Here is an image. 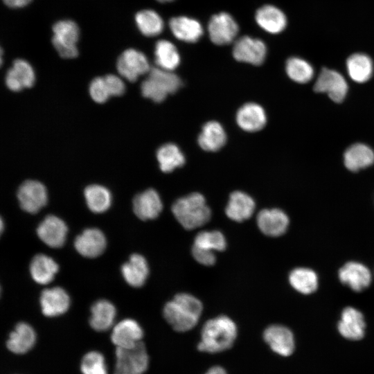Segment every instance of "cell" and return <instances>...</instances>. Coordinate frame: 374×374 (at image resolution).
<instances>
[{
	"label": "cell",
	"mask_w": 374,
	"mask_h": 374,
	"mask_svg": "<svg viewBox=\"0 0 374 374\" xmlns=\"http://www.w3.org/2000/svg\"><path fill=\"white\" fill-rule=\"evenodd\" d=\"M202 309L198 299L190 294L181 293L165 305L163 314L175 331L186 332L196 326Z\"/></svg>",
	"instance_id": "6da1fadb"
},
{
	"label": "cell",
	"mask_w": 374,
	"mask_h": 374,
	"mask_svg": "<svg viewBox=\"0 0 374 374\" xmlns=\"http://www.w3.org/2000/svg\"><path fill=\"white\" fill-rule=\"evenodd\" d=\"M237 337L235 323L226 316H219L207 321L201 332L199 350L220 353L231 348Z\"/></svg>",
	"instance_id": "7a4b0ae2"
},
{
	"label": "cell",
	"mask_w": 374,
	"mask_h": 374,
	"mask_svg": "<svg viewBox=\"0 0 374 374\" xmlns=\"http://www.w3.org/2000/svg\"><path fill=\"white\" fill-rule=\"evenodd\" d=\"M172 212L179 223L187 230L204 225L211 215L204 197L198 193L177 199L172 206Z\"/></svg>",
	"instance_id": "3957f363"
},
{
	"label": "cell",
	"mask_w": 374,
	"mask_h": 374,
	"mask_svg": "<svg viewBox=\"0 0 374 374\" xmlns=\"http://www.w3.org/2000/svg\"><path fill=\"white\" fill-rule=\"evenodd\" d=\"M148 73L141 84V93L154 102H162L168 95L175 93L182 85L179 77L170 71L154 67Z\"/></svg>",
	"instance_id": "277c9868"
},
{
	"label": "cell",
	"mask_w": 374,
	"mask_h": 374,
	"mask_svg": "<svg viewBox=\"0 0 374 374\" xmlns=\"http://www.w3.org/2000/svg\"><path fill=\"white\" fill-rule=\"evenodd\" d=\"M226 242L224 235L219 231H204L197 234L192 247V255L201 265L211 266L215 264V251H222L226 249Z\"/></svg>",
	"instance_id": "5b68a950"
},
{
	"label": "cell",
	"mask_w": 374,
	"mask_h": 374,
	"mask_svg": "<svg viewBox=\"0 0 374 374\" xmlns=\"http://www.w3.org/2000/svg\"><path fill=\"white\" fill-rule=\"evenodd\" d=\"M116 357L114 374H143L148 367L149 358L142 341L128 348H116Z\"/></svg>",
	"instance_id": "8992f818"
},
{
	"label": "cell",
	"mask_w": 374,
	"mask_h": 374,
	"mask_svg": "<svg viewBox=\"0 0 374 374\" xmlns=\"http://www.w3.org/2000/svg\"><path fill=\"white\" fill-rule=\"evenodd\" d=\"M52 43L59 55L66 59L78 56L77 42L79 39V28L71 20H61L53 26Z\"/></svg>",
	"instance_id": "52a82bcc"
},
{
	"label": "cell",
	"mask_w": 374,
	"mask_h": 374,
	"mask_svg": "<svg viewBox=\"0 0 374 374\" xmlns=\"http://www.w3.org/2000/svg\"><path fill=\"white\" fill-rule=\"evenodd\" d=\"M313 89L317 93H326L332 101L341 103L347 94L348 86L339 72L323 68L318 75Z\"/></svg>",
	"instance_id": "ba28073f"
},
{
	"label": "cell",
	"mask_w": 374,
	"mask_h": 374,
	"mask_svg": "<svg viewBox=\"0 0 374 374\" xmlns=\"http://www.w3.org/2000/svg\"><path fill=\"white\" fill-rule=\"evenodd\" d=\"M238 30L236 21L225 12L213 15L208 24L210 39L216 45L231 43L236 37Z\"/></svg>",
	"instance_id": "9c48e42d"
},
{
	"label": "cell",
	"mask_w": 374,
	"mask_h": 374,
	"mask_svg": "<svg viewBox=\"0 0 374 374\" xmlns=\"http://www.w3.org/2000/svg\"><path fill=\"white\" fill-rule=\"evenodd\" d=\"M116 66L119 74L130 82H135L140 75L151 69L145 55L134 48L124 51L119 56Z\"/></svg>",
	"instance_id": "30bf717a"
},
{
	"label": "cell",
	"mask_w": 374,
	"mask_h": 374,
	"mask_svg": "<svg viewBox=\"0 0 374 374\" xmlns=\"http://www.w3.org/2000/svg\"><path fill=\"white\" fill-rule=\"evenodd\" d=\"M17 197L21 208L31 214L39 211L48 201L46 188L41 182L35 180L23 182L18 189Z\"/></svg>",
	"instance_id": "8fae6325"
},
{
	"label": "cell",
	"mask_w": 374,
	"mask_h": 374,
	"mask_svg": "<svg viewBox=\"0 0 374 374\" xmlns=\"http://www.w3.org/2000/svg\"><path fill=\"white\" fill-rule=\"evenodd\" d=\"M267 47L259 39L249 36L238 38L233 47V55L239 62L260 65L265 60Z\"/></svg>",
	"instance_id": "7c38bea8"
},
{
	"label": "cell",
	"mask_w": 374,
	"mask_h": 374,
	"mask_svg": "<svg viewBox=\"0 0 374 374\" xmlns=\"http://www.w3.org/2000/svg\"><path fill=\"white\" fill-rule=\"evenodd\" d=\"M68 228L65 222L55 215H47L38 225L39 238L51 248H60L66 241Z\"/></svg>",
	"instance_id": "4fadbf2b"
},
{
	"label": "cell",
	"mask_w": 374,
	"mask_h": 374,
	"mask_svg": "<svg viewBox=\"0 0 374 374\" xmlns=\"http://www.w3.org/2000/svg\"><path fill=\"white\" fill-rule=\"evenodd\" d=\"M341 283L352 290L359 292L367 288L371 283V274L364 265L350 261L344 264L339 270Z\"/></svg>",
	"instance_id": "5bb4252c"
},
{
	"label": "cell",
	"mask_w": 374,
	"mask_h": 374,
	"mask_svg": "<svg viewBox=\"0 0 374 374\" xmlns=\"http://www.w3.org/2000/svg\"><path fill=\"white\" fill-rule=\"evenodd\" d=\"M107 245L104 233L98 229H85L74 241L76 251L86 258H96L101 255Z\"/></svg>",
	"instance_id": "9a60e30c"
},
{
	"label": "cell",
	"mask_w": 374,
	"mask_h": 374,
	"mask_svg": "<svg viewBox=\"0 0 374 374\" xmlns=\"http://www.w3.org/2000/svg\"><path fill=\"white\" fill-rule=\"evenodd\" d=\"M257 224L266 235L278 237L284 234L289 226L287 214L278 208L263 209L257 215Z\"/></svg>",
	"instance_id": "2e32d148"
},
{
	"label": "cell",
	"mask_w": 374,
	"mask_h": 374,
	"mask_svg": "<svg viewBox=\"0 0 374 374\" xmlns=\"http://www.w3.org/2000/svg\"><path fill=\"white\" fill-rule=\"evenodd\" d=\"M39 303L44 315L49 317H57L68 310L70 298L63 288L55 287L42 292Z\"/></svg>",
	"instance_id": "e0dca14e"
},
{
	"label": "cell",
	"mask_w": 374,
	"mask_h": 374,
	"mask_svg": "<svg viewBox=\"0 0 374 374\" xmlns=\"http://www.w3.org/2000/svg\"><path fill=\"white\" fill-rule=\"evenodd\" d=\"M263 338L271 349L283 356L290 355L294 349V339L292 331L281 325H271L263 333Z\"/></svg>",
	"instance_id": "ac0fdd59"
},
{
	"label": "cell",
	"mask_w": 374,
	"mask_h": 374,
	"mask_svg": "<svg viewBox=\"0 0 374 374\" xmlns=\"http://www.w3.org/2000/svg\"><path fill=\"white\" fill-rule=\"evenodd\" d=\"M337 328L344 337L350 340H359L365 333L366 323L364 315L353 307H346L341 312Z\"/></svg>",
	"instance_id": "d6986e66"
},
{
	"label": "cell",
	"mask_w": 374,
	"mask_h": 374,
	"mask_svg": "<svg viewBox=\"0 0 374 374\" xmlns=\"http://www.w3.org/2000/svg\"><path fill=\"white\" fill-rule=\"evenodd\" d=\"M163 208V204L158 193L152 188L136 195L133 199L135 215L142 220L157 217Z\"/></svg>",
	"instance_id": "ffe728a7"
},
{
	"label": "cell",
	"mask_w": 374,
	"mask_h": 374,
	"mask_svg": "<svg viewBox=\"0 0 374 374\" xmlns=\"http://www.w3.org/2000/svg\"><path fill=\"white\" fill-rule=\"evenodd\" d=\"M143 332L134 320L126 319L116 325L112 333V341L116 348H128L141 341Z\"/></svg>",
	"instance_id": "44dd1931"
},
{
	"label": "cell",
	"mask_w": 374,
	"mask_h": 374,
	"mask_svg": "<svg viewBox=\"0 0 374 374\" xmlns=\"http://www.w3.org/2000/svg\"><path fill=\"white\" fill-rule=\"evenodd\" d=\"M35 72L31 65L26 60L17 59L6 75V84L9 89L19 91L31 87L35 82Z\"/></svg>",
	"instance_id": "7402d4cb"
},
{
	"label": "cell",
	"mask_w": 374,
	"mask_h": 374,
	"mask_svg": "<svg viewBox=\"0 0 374 374\" xmlns=\"http://www.w3.org/2000/svg\"><path fill=\"white\" fill-rule=\"evenodd\" d=\"M236 122L246 132H254L262 129L267 123L263 108L254 103L243 105L237 112Z\"/></svg>",
	"instance_id": "603a6c76"
},
{
	"label": "cell",
	"mask_w": 374,
	"mask_h": 374,
	"mask_svg": "<svg viewBox=\"0 0 374 374\" xmlns=\"http://www.w3.org/2000/svg\"><path fill=\"white\" fill-rule=\"evenodd\" d=\"M255 19L261 28L271 34L281 33L287 26L285 15L273 5H265L258 9Z\"/></svg>",
	"instance_id": "cb8c5ba5"
},
{
	"label": "cell",
	"mask_w": 374,
	"mask_h": 374,
	"mask_svg": "<svg viewBox=\"0 0 374 374\" xmlns=\"http://www.w3.org/2000/svg\"><path fill=\"white\" fill-rule=\"evenodd\" d=\"M253 199L247 193L235 191L230 195L225 213L235 222H243L251 217L255 210Z\"/></svg>",
	"instance_id": "d4e9b609"
},
{
	"label": "cell",
	"mask_w": 374,
	"mask_h": 374,
	"mask_svg": "<svg viewBox=\"0 0 374 374\" xmlns=\"http://www.w3.org/2000/svg\"><path fill=\"white\" fill-rule=\"evenodd\" d=\"M169 27L176 38L185 42H195L203 35L201 24L186 16L172 17L169 21Z\"/></svg>",
	"instance_id": "484cf974"
},
{
	"label": "cell",
	"mask_w": 374,
	"mask_h": 374,
	"mask_svg": "<svg viewBox=\"0 0 374 374\" xmlns=\"http://www.w3.org/2000/svg\"><path fill=\"white\" fill-rule=\"evenodd\" d=\"M121 273L127 284L134 287H140L144 285L149 274L148 262L143 256L134 253L122 265Z\"/></svg>",
	"instance_id": "4316f807"
},
{
	"label": "cell",
	"mask_w": 374,
	"mask_h": 374,
	"mask_svg": "<svg viewBox=\"0 0 374 374\" xmlns=\"http://www.w3.org/2000/svg\"><path fill=\"white\" fill-rule=\"evenodd\" d=\"M344 161L348 170L358 171L374 163V151L366 144H353L345 151Z\"/></svg>",
	"instance_id": "83f0119b"
},
{
	"label": "cell",
	"mask_w": 374,
	"mask_h": 374,
	"mask_svg": "<svg viewBox=\"0 0 374 374\" xmlns=\"http://www.w3.org/2000/svg\"><path fill=\"white\" fill-rule=\"evenodd\" d=\"M36 335L33 328L26 323H19L10 334L7 347L14 353L23 354L34 346Z\"/></svg>",
	"instance_id": "f1b7e54d"
},
{
	"label": "cell",
	"mask_w": 374,
	"mask_h": 374,
	"mask_svg": "<svg viewBox=\"0 0 374 374\" xmlns=\"http://www.w3.org/2000/svg\"><path fill=\"white\" fill-rule=\"evenodd\" d=\"M226 134L220 123L209 121L204 124L198 136L199 146L206 151L215 152L226 143Z\"/></svg>",
	"instance_id": "f546056e"
},
{
	"label": "cell",
	"mask_w": 374,
	"mask_h": 374,
	"mask_svg": "<svg viewBox=\"0 0 374 374\" xmlns=\"http://www.w3.org/2000/svg\"><path fill=\"white\" fill-rule=\"evenodd\" d=\"M116 308L109 301L98 300L91 308L90 326L96 331L107 330L112 326L116 317Z\"/></svg>",
	"instance_id": "4dcf8cb0"
},
{
	"label": "cell",
	"mask_w": 374,
	"mask_h": 374,
	"mask_svg": "<svg viewBox=\"0 0 374 374\" xmlns=\"http://www.w3.org/2000/svg\"><path fill=\"white\" fill-rule=\"evenodd\" d=\"M59 266L51 257L45 254H37L30 265L32 278L41 285L51 283L58 271Z\"/></svg>",
	"instance_id": "1f68e13d"
},
{
	"label": "cell",
	"mask_w": 374,
	"mask_h": 374,
	"mask_svg": "<svg viewBox=\"0 0 374 374\" xmlns=\"http://www.w3.org/2000/svg\"><path fill=\"white\" fill-rule=\"evenodd\" d=\"M346 69L348 75L353 81L364 83L368 81L373 75V61L364 53H354L346 60Z\"/></svg>",
	"instance_id": "d6a6232c"
},
{
	"label": "cell",
	"mask_w": 374,
	"mask_h": 374,
	"mask_svg": "<svg viewBox=\"0 0 374 374\" xmlns=\"http://www.w3.org/2000/svg\"><path fill=\"white\" fill-rule=\"evenodd\" d=\"M291 286L303 294L314 292L319 284L318 276L314 271L306 267H298L293 269L289 275Z\"/></svg>",
	"instance_id": "836d02e7"
},
{
	"label": "cell",
	"mask_w": 374,
	"mask_h": 374,
	"mask_svg": "<svg viewBox=\"0 0 374 374\" xmlns=\"http://www.w3.org/2000/svg\"><path fill=\"white\" fill-rule=\"evenodd\" d=\"M84 195L88 208L95 213L105 212L111 206L112 195L109 190L103 186H88L84 189Z\"/></svg>",
	"instance_id": "e575fe53"
},
{
	"label": "cell",
	"mask_w": 374,
	"mask_h": 374,
	"mask_svg": "<svg viewBox=\"0 0 374 374\" xmlns=\"http://www.w3.org/2000/svg\"><path fill=\"white\" fill-rule=\"evenodd\" d=\"M155 62L159 68L172 71L180 63V55L170 41L161 39L155 45Z\"/></svg>",
	"instance_id": "d590c367"
},
{
	"label": "cell",
	"mask_w": 374,
	"mask_h": 374,
	"mask_svg": "<svg viewBox=\"0 0 374 374\" xmlns=\"http://www.w3.org/2000/svg\"><path fill=\"white\" fill-rule=\"evenodd\" d=\"M157 158L160 169L164 172H170L182 166L186 161L184 154L174 143L161 145L157 152Z\"/></svg>",
	"instance_id": "8d00e7d4"
},
{
	"label": "cell",
	"mask_w": 374,
	"mask_h": 374,
	"mask_svg": "<svg viewBox=\"0 0 374 374\" xmlns=\"http://www.w3.org/2000/svg\"><path fill=\"white\" fill-rule=\"evenodd\" d=\"M135 21L140 32L148 37L159 35L164 27L161 17L152 10L138 12L135 16Z\"/></svg>",
	"instance_id": "74e56055"
},
{
	"label": "cell",
	"mask_w": 374,
	"mask_h": 374,
	"mask_svg": "<svg viewBox=\"0 0 374 374\" xmlns=\"http://www.w3.org/2000/svg\"><path fill=\"white\" fill-rule=\"evenodd\" d=\"M285 71L291 80L301 84L310 82L314 76L312 66L298 57H292L287 60Z\"/></svg>",
	"instance_id": "f35d334b"
},
{
	"label": "cell",
	"mask_w": 374,
	"mask_h": 374,
	"mask_svg": "<svg viewBox=\"0 0 374 374\" xmlns=\"http://www.w3.org/2000/svg\"><path fill=\"white\" fill-rule=\"evenodd\" d=\"M80 368L83 374H107L104 357L96 351L89 352L83 357Z\"/></svg>",
	"instance_id": "ab89813d"
},
{
	"label": "cell",
	"mask_w": 374,
	"mask_h": 374,
	"mask_svg": "<svg viewBox=\"0 0 374 374\" xmlns=\"http://www.w3.org/2000/svg\"><path fill=\"white\" fill-rule=\"evenodd\" d=\"M89 93L91 98L98 103H103L108 100L110 95L104 77H97L91 82Z\"/></svg>",
	"instance_id": "60d3db41"
},
{
	"label": "cell",
	"mask_w": 374,
	"mask_h": 374,
	"mask_svg": "<svg viewBox=\"0 0 374 374\" xmlns=\"http://www.w3.org/2000/svg\"><path fill=\"white\" fill-rule=\"evenodd\" d=\"M110 96H119L124 93L125 86L119 77L109 74L104 77Z\"/></svg>",
	"instance_id": "b9f144b4"
},
{
	"label": "cell",
	"mask_w": 374,
	"mask_h": 374,
	"mask_svg": "<svg viewBox=\"0 0 374 374\" xmlns=\"http://www.w3.org/2000/svg\"><path fill=\"white\" fill-rule=\"evenodd\" d=\"M4 3L13 8H18L28 5L31 0H3Z\"/></svg>",
	"instance_id": "7bdbcfd3"
},
{
	"label": "cell",
	"mask_w": 374,
	"mask_h": 374,
	"mask_svg": "<svg viewBox=\"0 0 374 374\" xmlns=\"http://www.w3.org/2000/svg\"><path fill=\"white\" fill-rule=\"evenodd\" d=\"M206 374H226V371L220 366H213Z\"/></svg>",
	"instance_id": "ee69618b"
},
{
	"label": "cell",
	"mask_w": 374,
	"mask_h": 374,
	"mask_svg": "<svg viewBox=\"0 0 374 374\" xmlns=\"http://www.w3.org/2000/svg\"><path fill=\"white\" fill-rule=\"evenodd\" d=\"M157 1H159V2H161V3H165V2L172 1L174 0H157Z\"/></svg>",
	"instance_id": "f6af8a7d"
}]
</instances>
